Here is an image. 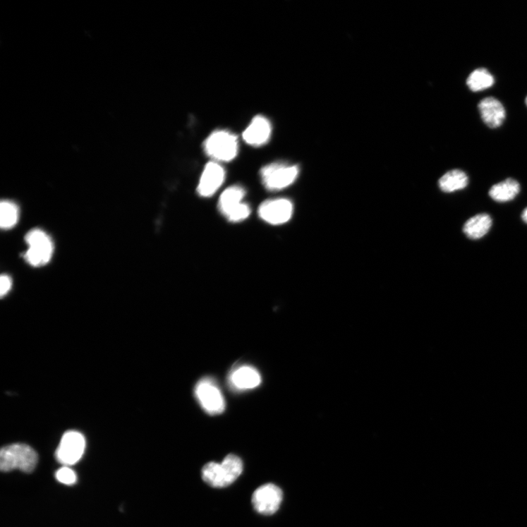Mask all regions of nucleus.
Returning a JSON list of instances; mask_svg holds the SVG:
<instances>
[{
    "mask_svg": "<svg viewBox=\"0 0 527 527\" xmlns=\"http://www.w3.org/2000/svg\"><path fill=\"white\" fill-rule=\"evenodd\" d=\"M243 463L234 454L225 457L222 463L209 462L202 470V478L210 486L225 487L231 485L242 474Z\"/></svg>",
    "mask_w": 527,
    "mask_h": 527,
    "instance_id": "nucleus-1",
    "label": "nucleus"
},
{
    "mask_svg": "<svg viewBox=\"0 0 527 527\" xmlns=\"http://www.w3.org/2000/svg\"><path fill=\"white\" fill-rule=\"evenodd\" d=\"M37 461L34 449L25 444L7 445L0 452V468L6 473L19 470L30 473L35 470Z\"/></svg>",
    "mask_w": 527,
    "mask_h": 527,
    "instance_id": "nucleus-2",
    "label": "nucleus"
},
{
    "mask_svg": "<svg viewBox=\"0 0 527 527\" xmlns=\"http://www.w3.org/2000/svg\"><path fill=\"white\" fill-rule=\"evenodd\" d=\"M28 249L25 255L26 261L33 267H41L52 259L54 245L48 234L43 230L30 231L25 237Z\"/></svg>",
    "mask_w": 527,
    "mask_h": 527,
    "instance_id": "nucleus-3",
    "label": "nucleus"
},
{
    "mask_svg": "<svg viewBox=\"0 0 527 527\" xmlns=\"http://www.w3.org/2000/svg\"><path fill=\"white\" fill-rule=\"evenodd\" d=\"M245 196V189L239 186L229 187L222 194L219 208L230 222H241L250 216V207L242 202Z\"/></svg>",
    "mask_w": 527,
    "mask_h": 527,
    "instance_id": "nucleus-4",
    "label": "nucleus"
},
{
    "mask_svg": "<svg viewBox=\"0 0 527 527\" xmlns=\"http://www.w3.org/2000/svg\"><path fill=\"white\" fill-rule=\"evenodd\" d=\"M205 150L210 157L228 162L236 157L238 142L236 135L226 131L212 133L205 143Z\"/></svg>",
    "mask_w": 527,
    "mask_h": 527,
    "instance_id": "nucleus-5",
    "label": "nucleus"
},
{
    "mask_svg": "<svg viewBox=\"0 0 527 527\" xmlns=\"http://www.w3.org/2000/svg\"><path fill=\"white\" fill-rule=\"evenodd\" d=\"M299 174L298 166L274 163L265 166L260 171L262 182L269 190H279L296 181Z\"/></svg>",
    "mask_w": 527,
    "mask_h": 527,
    "instance_id": "nucleus-6",
    "label": "nucleus"
},
{
    "mask_svg": "<svg viewBox=\"0 0 527 527\" xmlns=\"http://www.w3.org/2000/svg\"><path fill=\"white\" fill-rule=\"evenodd\" d=\"M195 395L205 411L210 415H219L224 411L225 401L222 392L212 380L205 378L195 387Z\"/></svg>",
    "mask_w": 527,
    "mask_h": 527,
    "instance_id": "nucleus-7",
    "label": "nucleus"
},
{
    "mask_svg": "<svg viewBox=\"0 0 527 527\" xmlns=\"http://www.w3.org/2000/svg\"><path fill=\"white\" fill-rule=\"evenodd\" d=\"M283 492L275 484L267 483L258 487L252 495L253 509L262 515L275 514L281 504Z\"/></svg>",
    "mask_w": 527,
    "mask_h": 527,
    "instance_id": "nucleus-8",
    "label": "nucleus"
},
{
    "mask_svg": "<svg viewBox=\"0 0 527 527\" xmlns=\"http://www.w3.org/2000/svg\"><path fill=\"white\" fill-rule=\"evenodd\" d=\"M86 447L84 436L76 431L64 434L56 452V460L62 464L70 466L79 461Z\"/></svg>",
    "mask_w": 527,
    "mask_h": 527,
    "instance_id": "nucleus-9",
    "label": "nucleus"
},
{
    "mask_svg": "<svg viewBox=\"0 0 527 527\" xmlns=\"http://www.w3.org/2000/svg\"><path fill=\"white\" fill-rule=\"evenodd\" d=\"M258 212L260 217L267 223L281 225L291 218L293 205L285 199L267 200L260 205Z\"/></svg>",
    "mask_w": 527,
    "mask_h": 527,
    "instance_id": "nucleus-10",
    "label": "nucleus"
},
{
    "mask_svg": "<svg viewBox=\"0 0 527 527\" xmlns=\"http://www.w3.org/2000/svg\"><path fill=\"white\" fill-rule=\"evenodd\" d=\"M224 168L216 162L208 163L202 174L198 188L202 198H210L221 188L225 180Z\"/></svg>",
    "mask_w": 527,
    "mask_h": 527,
    "instance_id": "nucleus-11",
    "label": "nucleus"
},
{
    "mask_svg": "<svg viewBox=\"0 0 527 527\" xmlns=\"http://www.w3.org/2000/svg\"><path fill=\"white\" fill-rule=\"evenodd\" d=\"M271 131L269 121L264 116H258L245 130L243 138L249 145L260 147L268 142Z\"/></svg>",
    "mask_w": 527,
    "mask_h": 527,
    "instance_id": "nucleus-12",
    "label": "nucleus"
},
{
    "mask_svg": "<svg viewBox=\"0 0 527 527\" xmlns=\"http://www.w3.org/2000/svg\"><path fill=\"white\" fill-rule=\"evenodd\" d=\"M483 122L492 128L499 127L505 119V110L502 103L489 97L483 99L478 105Z\"/></svg>",
    "mask_w": 527,
    "mask_h": 527,
    "instance_id": "nucleus-13",
    "label": "nucleus"
},
{
    "mask_svg": "<svg viewBox=\"0 0 527 527\" xmlns=\"http://www.w3.org/2000/svg\"><path fill=\"white\" fill-rule=\"evenodd\" d=\"M229 381L233 387L239 390H246L258 387L262 380L255 368L243 365L233 370Z\"/></svg>",
    "mask_w": 527,
    "mask_h": 527,
    "instance_id": "nucleus-14",
    "label": "nucleus"
},
{
    "mask_svg": "<svg viewBox=\"0 0 527 527\" xmlns=\"http://www.w3.org/2000/svg\"><path fill=\"white\" fill-rule=\"evenodd\" d=\"M492 225V218L487 214H479L468 219L464 226L466 236L472 240H478L489 232Z\"/></svg>",
    "mask_w": 527,
    "mask_h": 527,
    "instance_id": "nucleus-15",
    "label": "nucleus"
},
{
    "mask_svg": "<svg viewBox=\"0 0 527 527\" xmlns=\"http://www.w3.org/2000/svg\"><path fill=\"white\" fill-rule=\"evenodd\" d=\"M519 192V183L509 178L492 186L490 190V196L496 202H507L515 199Z\"/></svg>",
    "mask_w": 527,
    "mask_h": 527,
    "instance_id": "nucleus-16",
    "label": "nucleus"
},
{
    "mask_svg": "<svg viewBox=\"0 0 527 527\" xmlns=\"http://www.w3.org/2000/svg\"><path fill=\"white\" fill-rule=\"evenodd\" d=\"M468 182V177L465 172L454 169L444 174L439 181V185L443 192L454 193L465 188Z\"/></svg>",
    "mask_w": 527,
    "mask_h": 527,
    "instance_id": "nucleus-17",
    "label": "nucleus"
},
{
    "mask_svg": "<svg viewBox=\"0 0 527 527\" xmlns=\"http://www.w3.org/2000/svg\"><path fill=\"white\" fill-rule=\"evenodd\" d=\"M495 83L494 76L485 68L475 70L467 78L466 84L471 90L478 92L491 87Z\"/></svg>",
    "mask_w": 527,
    "mask_h": 527,
    "instance_id": "nucleus-18",
    "label": "nucleus"
},
{
    "mask_svg": "<svg viewBox=\"0 0 527 527\" xmlns=\"http://www.w3.org/2000/svg\"><path fill=\"white\" fill-rule=\"evenodd\" d=\"M19 210L16 204L8 200L0 205V226L4 229L13 228L18 222Z\"/></svg>",
    "mask_w": 527,
    "mask_h": 527,
    "instance_id": "nucleus-19",
    "label": "nucleus"
},
{
    "mask_svg": "<svg viewBox=\"0 0 527 527\" xmlns=\"http://www.w3.org/2000/svg\"><path fill=\"white\" fill-rule=\"evenodd\" d=\"M56 478L59 482L66 485L75 483L77 478L75 472L68 466H64L56 473Z\"/></svg>",
    "mask_w": 527,
    "mask_h": 527,
    "instance_id": "nucleus-20",
    "label": "nucleus"
},
{
    "mask_svg": "<svg viewBox=\"0 0 527 527\" xmlns=\"http://www.w3.org/2000/svg\"><path fill=\"white\" fill-rule=\"evenodd\" d=\"M12 286V280L7 275H3L0 279V295L4 298L8 294Z\"/></svg>",
    "mask_w": 527,
    "mask_h": 527,
    "instance_id": "nucleus-21",
    "label": "nucleus"
},
{
    "mask_svg": "<svg viewBox=\"0 0 527 527\" xmlns=\"http://www.w3.org/2000/svg\"><path fill=\"white\" fill-rule=\"evenodd\" d=\"M522 219L527 224V208H526L522 213Z\"/></svg>",
    "mask_w": 527,
    "mask_h": 527,
    "instance_id": "nucleus-22",
    "label": "nucleus"
},
{
    "mask_svg": "<svg viewBox=\"0 0 527 527\" xmlns=\"http://www.w3.org/2000/svg\"><path fill=\"white\" fill-rule=\"evenodd\" d=\"M526 104L527 105V97H526Z\"/></svg>",
    "mask_w": 527,
    "mask_h": 527,
    "instance_id": "nucleus-23",
    "label": "nucleus"
}]
</instances>
